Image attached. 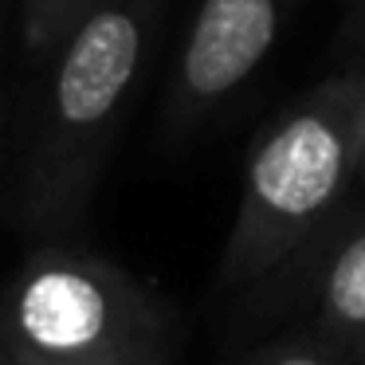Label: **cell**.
I'll return each instance as SVG.
<instances>
[{
    "mask_svg": "<svg viewBox=\"0 0 365 365\" xmlns=\"http://www.w3.org/2000/svg\"><path fill=\"white\" fill-rule=\"evenodd\" d=\"M307 271V326L346 365H365V208L349 212L299 263Z\"/></svg>",
    "mask_w": 365,
    "mask_h": 365,
    "instance_id": "5",
    "label": "cell"
},
{
    "mask_svg": "<svg viewBox=\"0 0 365 365\" xmlns=\"http://www.w3.org/2000/svg\"><path fill=\"white\" fill-rule=\"evenodd\" d=\"M0 365H16V361H12V354H9V346H4V338H0Z\"/></svg>",
    "mask_w": 365,
    "mask_h": 365,
    "instance_id": "10",
    "label": "cell"
},
{
    "mask_svg": "<svg viewBox=\"0 0 365 365\" xmlns=\"http://www.w3.org/2000/svg\"><path fill=\"white\" fill-rule=\"evenodd\" d=\"M0 338L16 365H169L177 322L114 259L43 240L0 291Z\"/></svg>",
    "mask_w": 365,
    "mask_h": 365,
    "instance_id": "3",
    "label": "cell"
},
{
    "mask_svg": "<svg viewBox=\"0 0 365 365\" xmlns=\"http://www.w3.org/2000/svg\"><path fill=\"white\" fill-rule=\"evenodd\" d=\"M338 51L346 59H365V0L341 9L338 24Z\"/></svg>",
    "mask_w": 365,
    "mask_h": 365,
    "instance_id": "8",
    "label": "cell"
},
{
    "mask_svg": "<svg viewBox=\"0 0 365 365\" xmlns=\"http://www.w3.org/2000/svg\"><path fill=\"white\" fill-rule=\"evenodd\" d=\"M349 4H357V0H341V9H349Z\"/></svg>",
    "mask_w": 365,
    "mask_h": 365,
    "instance_id": "11",
    "label": "cell"
},
{
    "mask_svg": "<svg viewBox=\"0 0 365 365\" xmlns=\"http://www.w3.org/2000/svg\"><path fill=\"white\" fill-rule=\"evenodd\" d=\"M361 118L365 59H346L255 134L220 255L224 287L244 291L299 267L349 212L361 165Z\"/></svg>",
    "mask_w": 365,
    "mask_h": 365,
    "instance_id": "1",
    "label": "cell"
},
{
    "mask_svg": "<svg viewBox=\"0 0 365 365\" xmlns=\"http://www.w3.org/2000/svg\"><path fill=\"white\" fill-rule=\"evenodd\" d=\"M354 205L365 208V118H361V165H357V192H354Z\"/></svg>",
    "mask_w": 365,
    "mask_h": 365,
    "instance_id": "9",
    "label": "cell"
},
{
    "mask_svg": "<svg viewBox=\"0 0 365 365\" xmlns=\"http://www.w3.org/2000/svg\"><path fill=\"white\" fill-rule=\"evenodd\" d=\"M232 365H346V361L330 346H322L310 330H294L255 346L252 354H244Z\"/></svg>",
    "mask_w": 365,
    "mask_h": 365,
    "instance_id": "7",
    "label": "cell"
},
{
    "mask_svg": "<svg viewBox=\"0 0 365 365\" xmlns=\"http://www.w3.org/2000/svg\"><path fill=\"white\" fill-rule=\"evenodd\" d=\"M103 0H24V43L28 51L51 56L71 36L87 12H95Z\"/></svg>",
    "mask_w": 365,
    "mask_h": 365,
    "instance_id": "6",
    "label": "cell"
},
{
    "mask_svg": "<svg viewBox=\"0 0 365 365\" xmlns=\"http://www.w3.org/2000/svg\"><path fill=\"white\" fill-rule=\"evenodd\" d=\"M302 0H197L165 87V138L197 134L212 122L275 51Z\"/></svg>",
    "mask_w": 365,
    "mask_h": 365,
    "instance_id": "4",
    "label": "cell"
},
{
    "mask_svg": "<svg viewBox=\"0 0 365 365\" xmlns=\"http://www.w3.org/2000/svg\"><path fill=\"white\" fill-rule=\"evenodd\" d=\"M158 20L161 0H103L51 51L20 173V220L36 240H67L83 224L145 75Z\"/></svg>",
    "mask_w": 365,
    "mask_h": 365,
    "instance_id": "2",
    "label": "cell"
}]
</instances>
